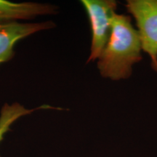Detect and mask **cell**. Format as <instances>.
<instances>
[{
	"instance_id": "1",
	"label": "cell",
	"mask_w": 157,
	"mask_h": 157,
	"mask_svg": "<svg viewBox=\"0 0 157 157\" xmlns=\"http://www.w3.org/2000/svg\"><path fill=\"white\" fill-rule=\"evenodd\" d=\"M142 44L129 15L114 14L111 34L98 62L103 78L125 79L132 74V66L142 60Z\"/></svg>"
},
{
	"instance_id": "2",
	"label": "cell",
	"mask_w": 157,
	"mask_h": 157,
	"mask_svg": "<svg viewBox=\"0 0 157 157\" xmlns=\"http://www.w3.org/2000/svg\"><path fill=\"white\" fill-rule=\"evenodd\" d=\"M92 31L90 55L87 63L99 58L111 34V21L117 7L114 0H82Z\"/></svg>"
},
{
	"instance_id": "3",
	"label": "cell",
	"mask_w": 157,
	"mask_h": 157,
	"mask_svg": "<svg viewBox=\"0 0 157 157\" xmlns=\"http://www.w3.org/2000/svg\"><path fill=\"white\" fill-rule=\"evenodd\" d=\"M127 11L136 21L142 50L151 60V67L157 72V0H129Z\"/></svg>"
},
{
	"instance_id": "4",
	"label": "cell",
	"mask_w": 157,
	"mask_h": 157,
	"mask_svg": "<svg viewBox=\"0 0 157 157\" xmlns=\"http://www.w3.org/2000/svg\"><path fill=\"white\" fill-rule=\"evenodd\" d=\"M51 21L43 23H21L17 21L0 23V64L9 61L14 56L16 42L39 31L53 28Z\"/></svg>"
},
{
	"instance_id": "5",
	"label": "cell",
	"mask_w": 157,
	"mask_h": 157,
	"mask_svg": "<svg viewBox=\"0 0 157 157\" xmlns=\"http://www.w3.org/2000/svg\"><path fill=\"white\" fill-rule=\"evenodd\" d=\"M56 13L57 7L49 4L15 3L7 0H0V23L13 22L17 20L31 19L38 15Z\"/></svg>"
},
{
	"instance_id": "6",
	"label": "cell",
	"mask_w": 157,
	"mask_h": 157,
	"mask_svg": "<svg viewBox=\"0 0 157 157\" xmlns=\"http://www.w3.org/2000/svg\"><path fill=\"white\" fill-rule=\"evenodd\" d=\"M53 109H59L58 108H53L48 105H41L40 107H37L36 109H27L18 103H14L11 105L5 103L0 111V142L3 140L4 135L10 131V126L19 118L31 114L37 110Z\"/></svg>"
}]
</instances>
